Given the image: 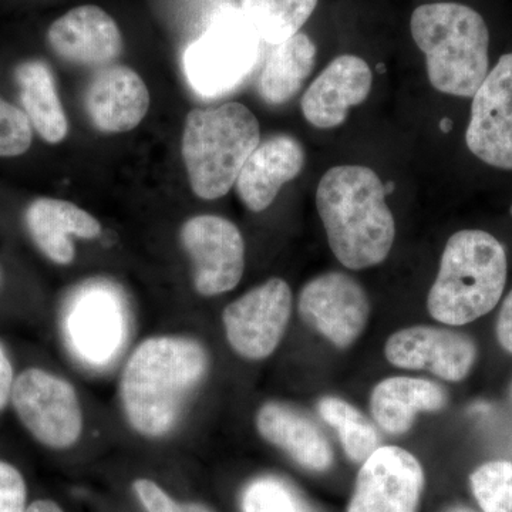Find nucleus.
Masks as SVG:
<instances>
[{"instance_id": "2", "label": "nucleus", "mask_w": 512, "mask_h": 512, "mask_svg": "<svg viewBox=\"0 0 512 512\" xmlns=\"http://www.w3.org/2000/svg\"><path fill=\"white\" fill-rule=\"evenodd\" d=\"M316 208L333 255L348 269L382 264L396 239V222L379 175L363 165H338L320 178Z\"/></svg>"}, {"instance_id": "28", "label": "nucleus", "mask_w": 512, "mask_h": 512, "mask_svg": "<svg viewBox=\"0 0 512 512\" xmlns=\"http://www.w3.org/2000/svg\"><path fill=\"white\" fill-rule=\"evenodd\" d=\"M32 140V124L25 111L0 97V157L22 156Z\"/></svg>"}, {"instance_id": "16", "label": "nucleus", "mask_w": 512, "mask_h": 512, "mask_svg": "<svg viewBox=\"0 0 512 512\" xmlns=\"http://www.w3.org/2000/svg\"><path fill=\"white\" fill-rule=\"evenodd\" d=\"M84 106L100 131L127 133L147 116L150 93L130 67L107 66L96 73L87 87Z\"/></svg>"}, {"instance_id": "9", "label": "nucleus", "mask_w": 512, "mask_h": 512, "mask_svg": "<svg viewBox=\"0 0 512 512\" xmlns=\"http://www.w3.org/2000/svg\"><path fill=\"white\" fill-rule=\"evenodd\" d=\"M181 244L194 266V288L205 298L237 288L245 271V242L234 222L198 215L183 225Z\"/></svg>"}, {"instance_id": "3", "label": "nucleus", "mask_w": 512, "mask_h": 512, "mask_svg": "<svg viewBox=\"0 0 512 512\" xmlns=\"http://www.w3.org/2000/svg\"><path fill=\"white\" fill-rule=\"evenodd\" d=\"M410 30L426 56L431 86L473 97L490 72V32L483 16L461 3H429L414 10Z\"/></svg>"}, {"instance_id": "30", "label": "nucleus", "mask_w": 512, "mask_h": 512, "mask_svg": "<svg viewBox=\"0 0 512 512\" xmlns=\"http://www.w3.org/2000/svg\"><path fill=\"white\" fill-rule=\"evenodd\" d=\"M28 501V487L22 473L6 463L0 461V512H26Z\"/></svg>"}, {"instance_id": "22", "label": "nucleus", "mask_w": 512, "mask_h": 512, "mask_svg": "<svg viewBox=\"0 0 512 512\" xmlns=\"http://www.w3.org/2000/svg\"><path fill=\"white\" fill-rule=\"evenodd\" d=\"M316 52L315 43L305 33H296L276 45L259 77L258 92L262 99L272 106L291 100L311 76Z\"/></svg>"}, {"instance_id": "39", "label": "nucleus", "mask_w": 512, "mask_h": 512, "mask_svg": "<svg viewBox=\"0 0 512 512\" xmlns=\"http://www.w3.org/2000/svg\"><path fill=\"white\" fill-rule=\"evenodd\" d=\"M0 279H2V276H0Z\"/></svg>"}, {"instance_id": "7", "label": "nucleus", "mask_w": 512, "mask_h": 512, "mask_svg": "<svg viewBox=\"0 0 512 512\" xmlns=\"http://www.w3.org/2000/svg\"><path fill=\"white\" fill-rule=\"evenodd\" d=\"M10 402L20 423L42 446L67 450L82 439V403L69 380L29 367L16 377Z\"/></svg>"}, {"instance_id": "31", "label": "nucleus", "mask_w": 512, "mask_h": 512, "mask_svg": "<svg viewBox=\"0 0 512 512\" xmlns=\"http://www.w3.org/2000/svg\"><path fill=\"white\" fill-rule=\"evenodd\" d=\"M497 338L500 345L512 355V291L505 298L498 315Z\"/></svg>"}, {"instance_id": "12", "label": "nucleus", "mask_w": 512, "mask_h": 512, "mask_svg": "<svg viewBox=\"0 0 512 512\" xmlns=\"http://www.w3.org/2000/svg\"><path fill=\"white\" fill-rule=\"evenodd\" d=\"M423 487V467L412 453L379 447L363 461L348 512H417Z\"/></svg>"}, {"instance_id": "38", "label": "nucleus", "mask_w": 512, "mask_h": 512, "mask_svg": "<svg viewBox=\"0 0 512 512\" xmlns=\"http://www.w3.org/2000/svg\"><path fill=\"white\" fill-rule=\"evenodd\" d=\"M511 214H512V207H511Z\"/></svg>"}, {"instance_id": "8", "label": "nucleus", "mask_w": 512, "mask_h": 512, "mask_svg": "<svg viewBox=\"0 0 512 512\" xmlns=\"http://www.w3.org/2000/svg\"><path fill=\"white\" fill-rule=\"evenodd\" d=\"M288 282L272 278L225 306V338L238 356L264 360L274 355L284 339L292 315Z\"/></svg>"}, {"instance_id": "11", "label": "nucleus", "mask_w": 512, "mask_h": 512, "mask_svg": "<svg viewBox=\"0 0 512 512\" xmlns=\"http://www.w3.org/2000/svg\"><path fill=\"white\" fill-rule=\"evenodd\" d=\"M466 143L478 160L512 171V53L500 57L474 93Z\"/></svg>"}, {"instance_id": "14", "label": "nucleus", "mask_w": 512, "mask_h": 512, "mask_svg": "<svg viewBox=\"0 0 512 512\" xmlns=\"http://www.w3.org/2000/svg\"><path fill=\"white\" fill-rule=\"evenodd\" d=\"M372 84V69L365 60L353 55L336 57L303 94V117L322 130L342 126L349 110L369 97Z\"/></svg>"}, {"instance_id": "20", "label": "nucleus", "mask_w": 512, "mask_h": 512, "mask_svg": "<svg viewBox=\"0 0 512 512\" xmlns=\"http://www.w3.org/2000/svg\"><path fill=\"white\" fill-rule=\"evenodd\" d=\"M446 404L447 393L439 384L416 377H389L370 396L373 419L394 436L412 429L417 414L440 412Z\"/></svg>"}, {"instance_id": "27", "label": "nucleus", "mask_w": 512, "mask_h": 512, "mask_svg": "<svg viewBox=\"0 0 512 512\" xmlns=\"http://www.w3.org/2000/svg\"><path fill=\"white\" fill-rule=\"evenodd\" d=\"M303 507L291 488L276 478H259L242 495L244 512H301Z\"/></svg>"}, {"instance_id": "13", "label": "nucleus", "mask_w": 512, "mask_h": 512, "mask_svg": "<svg viewBox=\"0 0 512 512\" xmlns=\"http://www.w3.org/2000/svg\"><path fill=\"white\" fill-rule=\"evenodd\" d=\"M384 355L400 369L427 370L447 382H460L476 362L477 348L463 333L413 326L393 333L384 346Z\"/></svg>"}, {"instance_id": "24", "label": "nucleus", "mask_w": 512, "mask_h": 512, "mask_svg": "<svg viewBox=\"0 0 512 512\" xmlns=\"http://www.w3.org/2000/svg\"><path fill=\"white\" fill-rule=\"evenodd\" d=\"M320 417L336 431L346 456L363 463L379 448V434L365 414L339 397H323L318 403Z\"/></svg>"}, {"instance_id": "35", "label": "nucleus", "mask_w": 512, "mask_h": 512, "mask_svg": "<svg viewBox=\"0 0 512 512\" xmlns=\"http://www.w3.org/2000/svg\"><path fill=\"white\" fill-rule=\"evenodd\" d=\"M446 512H474V511L470 510V508L453 507V508H450V510H447Z\"/></svg>"}, {"instance_id": "17", "label": "nucleus", "mask_w": 512, "mask_h": 512, "mask_svg": "<svg viewBox=\"0 0 512 512\" xmlns=\"http://www.w3.org/2000/svg\"><path fill=\"white\" fill-rule=\"evenodd\" d=\"M305 165V151L296 138L281 134L255 148L237 178L238 197L252 212L271 207L279 191L298 177Z\"/></svg>"}, {"instance_id": "18", "label": "nucleus", "mask_w": 512, "mask_h": 512, "mask_svg": "<svg viewBox=\"0 0 512 512\" xmlns=\"http://www.w3.org/2000/svg\"><path fill=\"white\" fill-rule=\"evenodd\" d=\"M26 227L36 247L57 265H70L76 256L73 237L94 239L101 234L100 222L73 202L37 198L25 214Z\"/></svg>"}, {"instance_id": "1", "label": "nucleus", "mask_w": 512, "mask_h": 512, "mask_svg": "<svg viewBox=\"0 0 512 512\" xmlns=\"http://www.w3.org/2000/svg\"><path fill=\"white\" fill-rule=\"evenodd\" d=\"M210 370L207 349L190 336H151L128 357L120 402L131 429L146 439L173 433Z\"/></svg>"}, {"instance_id": "19", "label": "nucleus", "mask_w": 512, "mask_h": 512, "mask_svg": "<svg viewBox=\"0 0 512 512\" xmlns=\"http://www.w3.org/2000/svg\"><path fill=\"white\" fill-rule=\"evenodd\" d=\"M255 424L262 439L281 448L299 466L311 471L332 466L333 451L325 434L299 410L288 404L266 403L256 413Z\"/></svg>"}, {"instance_id": "26", "label": "nucleus", "mask_w": 512, "mask_h": 512, "mask_svg": "<svg viewBox=\"0 0 512 512\" xmlns=\"http://www.w3.org/2000/svg\"><path fill=\"white\" fill-rule=\"evenodd\" d=\"M474 497L484 512H512V463L497 460L478 467L470 477Z\"/></svg>"}, {"instance_id": "29", "label": "nucleus", "mask_w": 512, "mask_h": 512, "mask_svg": "<svg viewBox=\"0 0 512 512\" xmlns=\"http://www.w3.org/2000/svg\"><path fill=\"white\" fill-rule=\"evenodd\" d=\"M133 490L147 512H212L201 504L178 503L160 485L148 478L134 481Z\"/></svg>"}, {"instance_id": "25", "label": "nucleus", "mask_w": 512, "mask_h": 512, "mask_svg": "<svg viewBox=\"0 0 512 512\" xmlns=\"http://www.w3.org/2000/svg\"><path fill=\"white\" fill-rule=\"evenodd\" d=\"M73 318L72 335L83 350L97 357V352L111 348L117 316L109 299L97 295L84 299L80 309L74 311Z\"/></svg>"}, {"instance_id": "15", "label": "nucleus", "mask_w": 512, "mask_h": 512, "mask_svg": "<svg viewBox=\"0 0 512 512\" xmlns=\"http://www.w3.org/2000/svg\"><path fill=\"white\" fill-rule=\"evenodd\" d=\"M53 52L67 62L103 66L123 52V36L116 20L99 6L69 10L47 30Z\"/></svg>"}, {"instance_id": "33", "label": "nucleus", "mask_w": 512, "mask_h": 512, "mask_svg": "<svg viewBox=\"0 0 512 512\" xmlns=\"http://www.w3.org/2000/svg\"><path fill=\"white\" fill-rule=\"evenodd\" d=\"M26 512H64L59 504L52 500H37L26 508Z\"/></svg>"}, {"instance_id": "36", "label": "nucleus", "mask_w": 512, "mask_h": 512, "mask_svg": "<svg viewBox=\"0 0 512 512\" xmlns=\"http://www.w3.org/2000/svg\"><path fill=\"white\" fill-rule=\"evenodd\" d=\"M301 512H309V511H308V508L303 507V510Z\"/></svg>"}, {"instance_id": "21", "label": "nucleus", "mask_w": 512, "mask_h": 512, "mask_svg": "<svg viewBox=\"0 0 512 512\" xmlns=\"http://www.w3.org/2000/svg\"><path fill=\"white\" fill-rule=\"evenodd\" d=\"M15 77L30 124L47 143H60L69 133V121L50 67L40 60H29L16 67Z\"/></svg>"}, {"instance_id": "32", "label": "nucleus", "mask_w": 512, "mask_h": 512, "mask_svg": "<svg viewBox=\"0 0 512 512\" xmlns=\"http://www.w3.org/2000/svg\"><path fill=\"white\" fill-rule=\"evenodd\" d=\"M13 384H15V375H13V366L10 363L8 353L0 343V412L5 409L12 396Z\"/></svg>"}, {"instance_id": "4", "label": "nucleus", "mask_w": 512, "mask_h": 512, "mask_svg": "<svg viewBox=\"0 0 512 512\" xmlns=\"http://www.w3.org/2000/svg\"><path fill=\"white\" fill-rule=\"evenodd\" d=\"M507 282L503 244L481 229H463L448 239L427 309L444 325L463 326L493 311Z\"/></svg>"}, {"instance_id": "23", "label": "nucleus", "mask_w": 512, "mask_h": 512, "mask_svg": "<svg viewBox=\"0 0 512 512\" xmlns=\"http://www.w3.org/2000/svg\"><path fill=\"white\" fill-rule=\"evenodd\" d=\"M319 0H241V12L262 42L279 45L295 36L315 12Z\"/></svg>"}, {"instance_id": "5", "label": "nucleus", "mask_w": 512, "mask_h": 512, "mask_svg": "<svg viewBox=\"0 0 512 512\" xmlns=\"http://www.w3.org/2000/svg\"><path fill=\"white\" fill-rule=\"evenodd\" d=\"M259 144L258 119L244 104L190 111L181 151L192 191L202 200L227 195Z\"/></svg>"}, {"instance_id": "6", "label": "nucleus", "mask_w": 512, "mask_h": 512, "mask_svg": "<svg viewBox=\"0 0 512 512\" xmlns=\"http://www.w3.org/2000/svg\"><path fill=\"white\" fill-rule=\"evenodd\" d=\"M261 37L237 9L218 13L184 53V70L195 92L218 97L232 92L254 72Z\"/></svg>"}, {"instance_id": "37", "label": "nucleus", "mask_w": 512, "mask_h": 512, "mask_svg": "<svg viewBox=\"0 0 512 512\" xmlns=\"http://www.w3.org/2000/svg\"><path fill=\"white\" fill-rule=\"evenodd\" d=\"M511 396H512V389H511Z\"/></svg>"}, {"instance_id": "10", "label": "nucleus", "mask_w": 512, "mask_h": 512, "mask_svg": "<svg viewBox=\"0 0 512 512\" xmlns=\"http://www.w3.org/2000/svg\"><path fill=\"white\" fill-rule=\"evenodd\" d=\"M298 311L306 325L336 348L346 349L366 329L370 303L365 289L352 276L328 272L303 286Z\"/></svg>"}, {"instance_id": "34", "label": "nucleus", "mask_w": 512, "mask_h": 512, "mask_svg": "<svg viewBox=\"0 0 512 512\" xmlns=\"http://www.w3.org/2000/svg\"><path fill=\"white\" fill-rule=\"evenodd\" d=\"M451 127H453V124H451V121L448 119L441 120L440 128L444 131V133H448V131L451 130Z\"/></svg>"}]
</instances>
